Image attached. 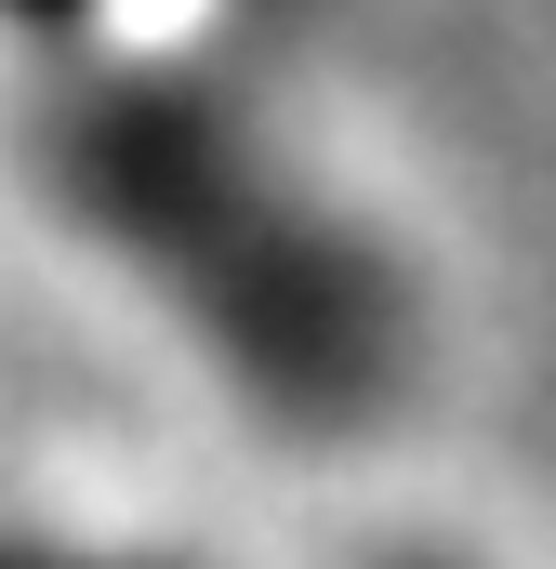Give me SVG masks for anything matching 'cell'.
Instances as JSON below:
<instances>
[{"label":"cell","mask_w":556,"mask_h":569,"mask_svg":"<svg viewBox=\"0 0 556 569\" xmlns=\"http://www.w3.org/2000/svg\"><path fill=\"white\" fill-rule=\"evenodd\" d=\"M358 569H464V557H437V543H385V557H358Z\"/></svg>","instance_id":"obj_4"},{"label":"cell","mask_w":556,"mask_h":569,"mask_svg":"<svg viewBox=\"0 0 556 569\" xmlns=\"http://www.w3.org/2000/svg\"><path fill=\"white\" fill-rule=\"evenodd\" d=\"M27 186L199 345L278 437H371L424 371L411 266L331 172L199 67H67L27 107Z\"/></svg>","instance_id":"obj_1"},{"label":"cell","mask_w":556,"mask_h":569,"mask_svg":"<svg viewBox=\"0 0 556 569\" xmlns=\"http://www.w3.org/2000/svg\"><path fill=\"white\" fill-rule=\"evenodd\" d=\"M0 27H13V40H93L107 0H0Z\"/></svg>","instance_id":"obj_3"},{"label":"cell","mask_w":556,"mask_h":569,"mask_svg":"<svg viewBox=\"0 0 556 569\" xmlns=\"http://www.w3.org/2000/svg\"><path fill=\"white\" fill-rule=\"evenodd\" d=\"M0 569H172V557H133V543H53V530H0Z\"/></svg>","instance_id":"obj_2"}]
</instances>
